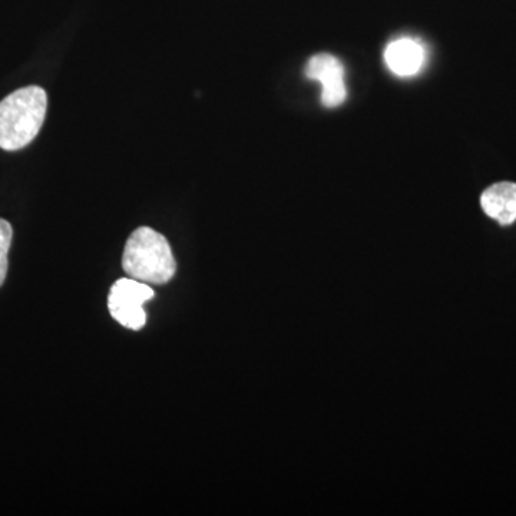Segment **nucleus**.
I'll return each mask as SVG.
<instances>
[{
    "label": "nucleus",
    "mask_w": 516,
    "mask_h": 516,
    "mask_svg": "<svg viewBox=\"0 0 516 516\" xmlns=\"http://www.w3.org/2000/svg\"><path fill=\"white\" fill-rule=\"evenodd\" d=\"M385 61L393 74L408 78L418 74L425 64V49L413 39H396L387 45Z\"/></svg>",
    "instance_id": "nucleus-5"
},
{
    "label": "nucleus",
    "mask_w": 516,
    "mask_h": 516,
    "mask_svg": "<svg viewBox=\"0 0 516 516\" xmlns=\"http://www.w3.org/2000/svg\"><path fill=\"white\" fill-rule=\"evenodd\" d=\"M481 207L501 226H511L516 221V184L504 181L486 188L481 195Z\"/></svg>",
    "instance_id": "nucleus-6"
},
{
    "label": "nucleus",
    "mask_w": 516,
    "mask_h": 516,
    "mask_svg": "<svg viewBox=\"0 0 516 516\" xmlns=\"http://www.w3.org/2000/svg\"><path fill=\"white\" fill-rule=\"evenodd\" d=\"M48 95L41 86H25L0 102V148L18 151L35 140L45 121Z\"/></svg>",
    "instance_id": "nucleus-1"
},
{
    "label": "nucleus",
    "mask_w": 516,
    "mask_h": 516,
    "mask_svg": "<svg viewBox=\"0 0 516 516\" xmlns=\"http://www.w3.org/2000/svg\"><path fill=\"white\" fill-rule=\"evenodd\" d=\"M304 74L312 81L322 84L324 107L336 108L346 101L347 89L344 84V68L336 56L319 54L307 62Z\"/></svg>",
    "instance_id": "nucleus-4"
},
{
    "label": "nucleus",
    "mask_w": 516,
    "mask_h": 516,
    "mask_svg": "<svg viewBox=\"0 0 516 516\" xmlns=\"http://www.w3.org/2000/svg\"><path fill=\"white\" fill-rule=\"evenodd\" d=\"M122 269L131 279L160 286L174 277L177 263L167 238L150 227H140L125 244Z\"/></svg>",
    "instance_id": "nucleus-2"
},
{
    "label": "nucleus",
    "mask_w": 516,
    "mask_h": 516,
    "mask_svg": "<svg viewBox=\"0 0 516 516\" xmlns=\"http://www.w3.org/2000/svg\"><path fill=\"white\" fill-rule=\"evenodd\" d=\"M154 297L150 284L135 279H119L111 287L108 309L111 316L122 326L131 330H141L147 323L144 304Z\"/></svg>",
    "instance_id": "nucleus-3"
},
{
    "label": "nucleus",
    "mask_w": 516,
    "mask_h": 516,
    "mask_svg": "<svg viewBox=\"0 0 516 516\" xmlns=\"http://www.w3.org/2000/svg\"><path fill=\"white\" fill-rule=\"evenodd\" d=\"M13 230L8 221L0 218V287L5 283L8 274V254L11 250Z\"/></svg>",
    "instance_id": "nucleus-7"
}]
</instances>
